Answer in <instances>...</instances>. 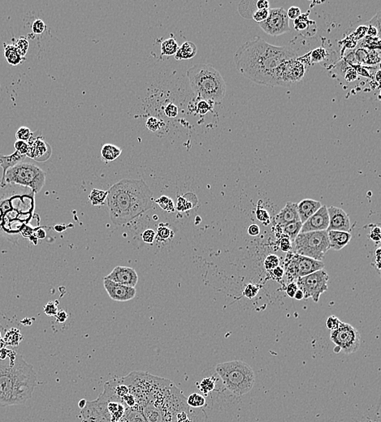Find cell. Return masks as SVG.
<instances>
[{
    "label": "cell",
    "instance_id": "obj_1",
    "mask_svg": "<svg viewBox=\"0 0 381 422\" xmlns=\"http://www.w3.org/2000/svg\"><path fill=\"white\" fill-rule=\"evenodd\" d=\"M297 58L290 47H276L256 37L239 47L234 54L236 69L251 82L273 86L276 68L285 61Z\"/></svg>",
    "mask_w": 381,
    "mask_h": 422
},
{
    "label": "cell",
    "instance_id": "obj_2",
    "mask_svg": "<svg viewBox=\"0 0 381 422\" xmlns=\"http://www.w3.org/2000/svg\"><path fill=\"white\" fill-rule=\"evenodd\" d=\"M106 203L111 221L122 226L150 210L153 193L144 180L124 179L111 187Z\"/></svg>",
    "mask_w": 381,
    "mask_h": 422
},
{
    "label": "cell",
    "instance_id": "obj_3",
    "mask_svg": "<svg viewBox=\"0 0 381 422\" xmlns=\"http://www.w3.org/2000/svg\"><path fill=\"white\" fill-rule=\"evenodd\" d=\"M7 359L0 360V407L26 404L37 386L35 371L14 350L8 349Z\"/></svg>",
    "mask_w": 381,
    "mask_h": 422
},
{
    "label": "cell",
    "instance_id": "obj_4",
    "mask_svg": "<svg viewBox=\"0 0 381 422\" xmlns=\"http://www.w3.org/2000/svg\"><path fill=\"white\" fill-rule=\"evenodd\" d=\"M186 75L193 91L199 98L213 103L222 102L226 93V84L214 67L198 63L189 68Z\"/></svg>",
    "mask_w": 381,
    "mask_h": 422
},
{
    "label": "cell",
    "instance_id": "obj_5",
    "mask_svg": "<svg viewBox=\"0 0 381 422\" xmlns=\"http://www.w3.org/2000/svg\"><path fill=\"white\" fill-rule=\"evenodd\" d=\"M215 372L229 392L237 396L250 392L255 385V373L246 362L231 361L220 363L215 366Z\"/></svg>",
    "mask_w": 381,
    "mask_h": 422
},
{
    "label": "cell",
    "instance_id": "obj_6",
    "mask_svg": "<svg viewBox=\"0 0 381 422\" xmlns=\"http://www.w3.org/2000/svg\"><path fill=\"white\" fill-rule=\"evenodd\" d=\"M46 183V173L35 164L20 163L9 168L5 175V184H16L30 189L34 194H38Z\"/></svg>",
    "mask_w": 381,
    "mask_h": 422
},
{
    "label": "cell",
    "instance_id": "obj_7",
    "mask_svg": "<svg viewBox=\"0 0 381 422\" xmlns=\"http://www.w3.org/2000/svg\"><path fill=\"white\" fill-rule=\"evenodd\" d=\"M294 253L322 261L330 250L327 231L299 233L295 238Z\"/></svg>",
    "mask_w": 381,
    "mask_h": 422
},
{
    "label": "cell",
    "instance_id": "obj_8",
    "mask_svg": "<svg viewBox=\"0 0 381 422\" xmlns=\"http://www.w3.org/2000/svg\"><path fill=\"white\" fill-rule=\"evenodd\" d=\"M323 261H316L310 257L289 252L285 260L284 271L290 282L297 281V279L308 276L316 271L323 270Z\"/></svg>",
    "mask_w": 381,
    "mask_h": 422
},
{
    "label": "cell",
    "instance_id": "obj_9",
    "mask_svg": "<svg viewBox=\"0 0 381 422\" xmlns=\"http://www.w3.org/2000/svg\"><path fill=\"white\" fill-rule=\"evenodd\" d=\"M328 280L329 276L323 269L297 279L296 284L298 289L303 292L304 299L311 298L317 303L321 295L327 290Z\"/></svg>",
    "mask_w": 381,
    "mask_h": 422
},
{
    "label": "cell",
    "instance_id": "obj_10",
    "mask_svg": "<svg viewBox=\"0 0 381 422\" xmlns=\"http://www.w3.org/2000/svg\"><path fill=\"white\" fill-rule=\"evenodd\" d=\"M330 338L336 348L346 354L356 352L360 347V334L358 330L346 322H342L337 330L331 331Z\"/></svg>",
    "mask_w": 381,
    "mask_h": 422
},
{
    "label": "cell",
    "instance_id": "obj_11",
    "mask_svg": "<svg viewBox=\"0 0 381 422\" xmlns=\"http://www.w3.org/2000/svg\"><path fill=\"white\" fill-rule=\"evenodd\" d=\"M306 67L298 58H291L281 63L274 74L273 86H290L303 79Z\"/></svg>",
    "mask_w": 381,
    "mask_h": 422
},
{
    "label": "cell",
    "instance_id": "obj_12",
    "mask_svg": "<svg viewBox=\"0 0 381 422\" xmlns=\"http://www.w3.org/2000/svg\"><path fill=\"white\" fill-rule=\"evenodd\" d=\"M260 28L271 36H280L290 30V19L283 7L269 9L266 21L260 24Z\"/></svg>",
    "mask_w": 381,
    "mask_h": 422
},
{
    "label": "cell",
    "instance_id": "obj_13",
    "mask_svg": "<svg viewBox=\"0 0 381 422\" xmlns=\"http://www.w3.org/2000/svg\"><path fill=\"white\" fill-rule=\"evenodd\" d=\"M103 286L108 292V296L114 301L125 302L131 301L137 295L135 287L119 284L106 278L103 279Z\"/></svg>",
    "mask_w": 381,
    "mask_h": 422
},
{
    "label": "cell",
    "instance_id": "obj_14",
    "mask_svg": "<svg viewBox=\"0 0 381 422\" xmlns=\"http://www.w3.org/2000/svg\"><path fill=\"white\" fill-rule=\"evenodd\" d=\"M29 148L26 153V157L35 160V161L46 162L52 156V149L51 145L45 141L42 137L32 138L27 141Z\"/></svg>",
    "mask_w": 381,
    "mask_h": 422
},
{
    "label": "cell",
    "instance_id": "obj_15",
    "mask_svg": "<svg viewBox=\"0 0 381 422\" xmlns=\"http://www.w3.org/2000/svg\"><path fill=\"white\" fill-rule=\"evenodd\" d=\"M329 225V217L327 213V207L322 205L317 212L302 224L300 233H306L311 231H327Z\"/></svg>",
    "mask_w": 381,
    "mask_h": 422
},
{
    "label": "cell",
    "instance_id": "obj_16",
    "mask_svg": "<svg viewBox=\"0 0 381 422\" xmlns=\"http://www.w3.org/2000/svg\"><path fill=\"white\" fill-rule=\"evenodd\" d=\"M106 279L119 284L135 287L138 284V276L134 269L127 266H116Z\"/></svg>",
    "mask_w": 381,
    "mask_h": 422
},
{
    "label": "cell",
    "instance_id": "obj_17",
    "mask_svg": "<svg viewBox=\"0 0 381 422\" xmlns=\"http://www.w3.org/2000/svg\"><path fill=\"white\" fill-rule=\"evenodd\" d=\"M329 225L327 231H340L349 232L351 230V220L342 209L335 206L327 208Z\"/></svg>",
    "mask_w": 381,
    "mask_h": 422
},
{
    "label": "cell",
    "instance_id": "obj_18",
    "mask_svg": "<svg viewBox=\"0 0 381 422\" xmlns=\"http://www.w3.org/2000/svg\"><path fill=\"white\" fill-rule=\"evenodd\" d=\"M297 208V203L290 202V201L286 203V206L275 217V222L277 225L282 226L290 223L300 221Z\"/></svg>",
    "mask_w": 381,
    "mask_h": 422
},
{
    "label": "cell",
    "instance_id": "obj_19",
    "mask_svg": "<svg viewBox=\"0 0 381 422\" xmlns=\"http://www.w3.org/2000/svg\"><path fill=\"white\" fill-rule=\"evenodd\" d=\"M322 206L321 203L318 201L305 199L297 204V214L299 216L300 221L304 224L309 218L311 217L315 213L317 212L320 208Z\"/></svg>",
    "mask_w": 381,
    "mask_h": 422
},
{
    "label": "cell",
    "instance_id": "obj_20",
    "mask_svg": "<svg viewBox=\"0 0 381 422\" xmlns=\"http://www.w3.org/2000/svg\"><path fill=\"white\" fill-rule=\"evenodd\" d=\"M327 236L329 240L330 249L334 250H342L351 240V234L346 231H327Z\"/></svg>",
    "mask_w": 381,
    "mask_h": 422
},
{
    "label": "cell",
    "instance_id": "obj_21",
    "mask_svg": "<svg viewBox=\"0 0 381 422\" xmlns=\"http://www.w3.org/2000/svg\"><path fill=\"white\" fill-rule=\"evenodd\" d=\"M26 158V155L21 154L18 151H15L13 154H10V155H3V154H0V167L2 168V179L0 181V184H2L4 181L5 175H6L7 170L9 168L21 163Z\"/></svg>",
    "mask_w": 381,
    "mask_h": 422
},
{
    "label": "cell",
    "instance_id": "obj_22",
    "mask_svg": "<svg viewBox=\"0 0 381 422\" xmlns=\"http://www.w3.org/2000/svg\"><path fill=\"white\" fill-rule=\"evenodd\" d=\"M197 52H198V49H197L196 45L194 44V42H185L180 46V47L178 48L177 52L174 55V56H175L176 60L190 59L196 56Z\"/></svg>",
    "mask_w": 381,
    "mask_h": 422
},
{
    "label": "cell",
    "instance_id": "obj_23",
    "mask_svg": "<svg viewBox=\"0 0 381 422\" xmlns=\"http://www.w3.org/2000/svg\"><path fill=\"white\" fill-rule=\"evenodd\" d=\"M121 153V148L113 144H105L101 149V157L107 163L118 159Z\"/></svg>",
    "mask_w": 381,
    "mask_h": 422
},
{
    "label": "cell",
    "instance_id": "obj_24",
    "mask_svg": "<svg viewBox=\"0 0 381 422\" xmlns=\"http://www.w3.org/2000/svg\"><path fill=\"white\" fill-rule=\"evenodd\" d=\"M4 57L7 63L12 66L19 65L25 60V58L21 57L14 44H4Z\"/></svg>",
    "mask_w": 381,
    "mask_h": 422
},
{
    "label": "cell",
    "instance_id": "obj_25",
    "mask_svg": "<svg viewBox=\"0 0 381 422\" xmlns=\"http://www.w3.org/2000/svg\"><path fill=\"white\" fill-rule=\"evenodd\" d=\"M3 339L7 346L17 347L21 341L23 340V336L19 329L12 327L6 331Z\"/></svg>",
    "mask_w": 381,
    "mask_h": 422
},
{
    "label": "cell",
    "instance_id": "obj_26",
    "mask_svg": "<svg viewBox=\"0 0 381 422\" xmlns=\"http://www.w3.org/2000/svg\"><path fill=\"white\" fill-rule=\"evenodd\" d=\"M194 196V194H187L184 196L179 197L177 198V202H176V209L180 212H184L186 210H190L192 208H194L196 205L198 201H192V200H197V197H195L194 198L190 199Z\"/></svg>",
    "mask_w": 381,
    "mask_h": 422
},
{
    "label": "cell",
    "instance_id": "obj_27",
    "mask_svg": "<svg viewBox=\"0 0 381 422\" xmlns=\"http://www.w3.org/2000/svg\"><path fill=\"white\" fill-rule=\"evenodd\" d=\"M108 191L100 190V189H93L89 195V199L92 205L100 206L105 205L108 197Z\"/></svg>",
    "mask_w": 381,
    "mask_h": 422
},
{
    "label": "cell",
    "instance_id": "obj_28",
    "mask_svg": "<svg viewBox=\"0 0 381 422\" xmlns=\"http://www.w3.org/2000/svg\"><path fill=\"white\" fill-rule=\"evenodd\" d=\"M302 226V222L297 221L286 224L282 226V227H283L284 233L286 234L287 237H289L291 241H294L295 238L301 231Z\"/></svg>",
    "mask_w": 381,
    "mask_h": 422
},
{
    "label": "cell",
    "instance_id": "obj_29",
    "mask_svg": "<svg viewBox=\"0 0 381 422\" xmlns=\"http://www.w3.org/2000/svg\"><path fill=\"white\" fill-rule=\"evenodd\" d=\"M161 54L164 56H174L177 52L178 43L174 38H168L161 43Z\"/></svg>",
    "mask_w": 381,
    "mask_h": 422
},
{
    "label": "cell",
    "instance_id": "obj_30",
    "mask_svg": "<svg viewBox=\"0 0 381 422\" xmlns=\"http://www.w3.org/2000/svg\"><path fill=\"white\" fill-rule=\"evenodd\" d=\"M215 383H216V378L214 377H207L204 378L200 383H198L197 386L203 394L207 395L209 393L212 392L215 389Z\"/></svg>",
    "mask_w": 381,
    "mask_h": 422
},
{
    "label": "cell",
    "instance_id": "obj_31",
    "mask_svg": "<svg viewBox=\"0 0 381 422\" xmlns=\"http://www.w3.org/2000/svg\"><path fill=\"white\" fill-rule=\"evenodd\" d=\"M186 404L189 407L194 408H203L206 405V399L203 394L193 393L186 399Z\"/></svg>",
    "mask_w": 381,
    "mask_h": 422
},
{
    "label": "cell",
    "instance_id": "obj_32",
    "mask_svg": "<svg viewBox=\"0 0 381 422\" xmlns=\"http://www.w3.org/2000/svg\"><path fill=\"white\" fill-rule=\"evenodd\" d=\"M154 201L159 205V207L161 208L162 210H165L167 212L173 213L175 211V204H174L173 199L170 198L169 197L164 195V196L160 197L159 198L154 200Z\"/></svg>",
    "mask_w": 381,
    "mask_h": 422
},
{
    "label": "cell",
    "instance_id": "obj_33",
    "mask_svg": "<svg viewBox=\"0 0 381 422\" xmlns=\"http://www.w3.org/2000/svg\"><path fill=\"white\" fill-rule=\"evenodd\" d=\"M15 47L17 48V51L19 52L22 58L26 57L27 52H28L29 47V43L27 38L25 37H21L19 39L17 40L16 43L14 44Z\"/></svg>",
    "mask_w": 381,
    "mask_h": 422
},
{
    "label": "cell",
    "instance_id": "obj_34",
    "mask_svg": "<svg viewBox=\"0 0 381 422\" xmlns=\"http://www.w3.org/2000/svg\"><path fill=\"white\" fill-rule=\"evenodd\" d=\"M172 233L173 232H172L171 229L168 226H164L163 224H160V226L158 227V230H157L155 238L159 241L169 240V239L171 238Z\"/></svg>",
    "mask_w": 381,
    "mask_h": 422
},
{
    "label": "cell",
    "instance_id": "obj_35",
    "mask_svg": "<svg viewBox=\"0 0 381 422\" xmlns=\"http://www.w3.org/2000/svg\"><path fill=\"white\" fill-rule=\"evenodd\" d=\"M310 21L308 19V12L306 14L301 15L294 21V28L298 31H303L308 28Z\"/></svg>",
    "mask_w": 381,
    "mask_h": 422
},
{
    "label": "cell",
    "instance_id": "obj_36",
    "mask_svg": "<svg viewBox=\"0 0 381 422\" xmlns=\"http://www.w3.org/2000/svg\"><path fill=\"white\" fill-rule=\"evenodd\" d=\"M33 136V133L31 132L30 129L27 127H21L17 133H16V138L18 141H28Z\"/></svg>",
    "mask_w": 381,
    "mask_h": 422
},
{
    "label": "cell",
    "instance_id": "obj_37",
    "mask_svg": "<svg viewBox=\"0 0 381 422\" xmlns=\"http://www.w3.org/2000/svg\"><path fill=\"white\" fill-rule=\"evenodd\" d=\"M163 124L164 123L160 119H157L156 117L151 116L148 118L147 123H146V126L149 130L154 133V132L160 129V128L163 126Z\"/></svg>",
    "mask_w": 381,
    "mask_h": 422
},
{
    "label": "cell",
    "instance_id": "obj_38",
    "mask_svg": "<svg viewBox=\"0 0 381 422\" xmlns=\"http://www.w3.org/2000/svg\"><path fill=\"white\" fill-rule=\"evenodd\" d=\"M279 264H280V260L276 255H268L267 258L265 259L264 267L267 271H272L273 269L279 266Z\"/></svg>",
    "mask_w": 381,
    "mask_h": 422
},
{
    "label": "cell",
    "instance_id": "obj_39",
    "mask_svg": "<svg viewBox=\"0 0 381 422\" xmlns=\"http://www.w3.org/2000/svg\"><path fill=\"white\" fill-rule=\"evenodd\" d=\"M269 15V9L256 10L253 14L252 18L254 21L260 24L267 20Z\"/></svg>",
    "mask_w": 381,
    "mask_h": 422
},
{
    "label": "cell",
    "instance_id": "obj_40",
    "mask_svg": "<svg viewBox=\"0 0 381 422\" xmlns=\"http://www.w3.org/2000/svg\"><path fill=\"white\" fill-rule=\"evenodd\" d=\"M326 55H327V53H326L325 50L323 49V48L314 50L313 52H311V61L313 63H319V62L323 60Z\"/></svg>",
    "mask_w": 381,
    "mask_h": 422
},
{
    "label": "cell",
    "instance_id": "obj_41",
    "mask_svg": "<svg viewBox=\"0 0 381 422\" xmlns=\"http://www.w3.org/2000/svg\"><path fill=\"white\" fill-rule=\"evenodd\" d=\"M46 29V24L41 19H37L32 25V31L34 34H42Z\"/></svg>",
    "mask_w": 381,
    "mask_h": 422
},
{
    "label": "cell",
    "instance_id": "obj_42",
    "mask_svg": "<svg viewBox=\"0 0 381 422\" xmlns=\"http://www.w3.org/2000/svg\"><path fill=\"white\" fill-rule=\"evenodd\" d=\"M58 303L55 301H50L45 306L44 312L48 316H56L58 312Z\"/></svg>",
    "mask_w": 381,
    "mask_h": 422
},
{
    "label": "cell",
    "instance_id": "obj_43",
    "mask_svg": "<svg viewBox=\"0 0 381 422\" xmlns=\"http://www.w3.org/2000/svg\"><path fill=\"white\" fill-rule=\"evenodd\" d=\"M341 323L342 322L338 319V317H336V316H330L327 319L326 326H327V329L332 331L337 330L340 327Z\"/></svg>",
    "mask_w": 381,
    "mask_h": 422
},
{
    "label": "cell",
    "instance_id": "obj_44",
    "mask_svg": "<svg viewBox=\"0 0 381 422\" xmlns=\"http://www.w3.org/2000/svg\"><path fill=\"white\" fill-rule=\"evenodd\" d=\"M177 106L173 103H169L164 108V114L169 118H176L178 115Z\"/></svg>",
    "mask_w": 381,
    "mask_h": 422
},
{
    "label": "cell",
    "instance_id": "obj_45",
    "mask_svg": "<svg viewBox=\"0 0 381 422\" xmlns=\"http://www.w3.org/2000/svg\"><path fill=\"white\" fill-rule=\"evenodd\" d=\"M260 292V287H258L257 285L249 284L246 286V289L244 291V295L247 298L251 299L255 297Z\"/></svg>",
    "mask_w": 381,
    "mask_h": 422
},
{
    "label": "cell",
    "instance_id": "obj_46",
    "mask_svg": "<svg viewBox=\"0 0 381 422\" xmlns=\"http://www.w3.org/2000/svg\"><path fill=\"white\" fill-rule=\"evenodd\" d=\"M142 237H143V241L147 244H152L154 240H155V237H156V233L154 232V230L148 229L143 232Z\"/></svg>",
    "mask_w": 381,
    "mask_h": 422
},
{
    "label": "cell",
    "instance_id": "obj_47",
    "mask_svg": "<svg viewBox=\"0 0 381 422\" xmlns=\"http://www.w3.org/2000/svg\"><path fill=\"white\" fill-rule=\"evenodd\" d=\"M14 148L16 149V151H18L21 154L26 155V153L28 151V143L23 141H18L14 143Z\"/></svg>",
    "mask_w": 381,
    "mask_h": 422
},
{
    "label": "cell",
    "instance_id": "obj_48",
    "mask_svg": "<svg viewBox=\"0 0 381 422\" xmlns=\"http://www.w3.org/2000/svg\"><path fill=\"white\" fill-rule=\"evenodd\" d=\"M302 15V12H301V9H300L299 7H296V6H293V7H290L288 10L287 12V16L289 17V19H291V20H296V19L298 18Z\"/></svg>",
    "mask_w": 381,
    "mask_h": 422
},
{
    "label": "cell",
    "instance_id": "obj_49",
    "mask_svg": "<svg viewBox=\"0 0 381 422\" xmlns=\"http://www.w3.org/2000/svg\"><path fill=\"white\" fill-rule=\"evenodd\" d=\"M256 218H257L258 220H260L264 224L265 221H267V223H269V220H270L268 213H267V210H264V209H258L257 211H256Z\"/></svg>",
    "mask_w": 381,
    "mask_h": 422
},
{
    "label": "cell",
    "instance_id": "obj_50",
    "mask_svg": "<svg viewBox=\"0 0 381 422\" xmlns=\"http://www.w3.org/2000/svg\"><path fill=\"white\" fill-rule=\"evenodd\" d=\"M209 111H210V105L207 101L201 100L198 103V112L199 114H206Z\"/></svg>",
    "mask_w": 381,
    "mask_h": 422
},
{
    "label": "cell",
    "instance_id": "obj_51",
    "mask_svg": "<svg viewBox=\"0 0 381 422\" xmlns=\"http://www.w3.org/2000/svg\"><path fill=\"white\" fill-rule=\"evenodd\" d=\"M370 238L373 241H380L381 238V227L379 226H375L372 229L370 233Z\"/></svg>",
    "mask_w": 381,
    "mask_h": 422
},
{
    "label": "cell",
    "instance_id": "obj_52",
    "mask_svg": "<svg viewBox=\"0 0 381 422\" xmlns=\"http://www.w3.org/2000/svg\"><path fill=\"white\" fill-rule=\"evenodd\" d=\"M297 290H298V287H297L296 282H291L287 286L286 293H287L288 296H290V298H293L295 293H296Z\"/></svg>",
    "mask_w": 381,
    "mask_h": 422
},
{
    "label": "cell",
    "instance_id": "obj_53",
    "mask_svg": "<svg viewBox=\"0 0 381 422\" xmlns=\"http://www.w3.org/2000/svg\"><path fill=\"white\" fill-rule=\"evenodd\" d=\"M281 249L282 251H284V252L289 253L290 250H291V249H292V245H291V240H290L289 237L281 239Z\"/></svg>",
    "mask_w": 381,
    "mask_h": 422
},
{
    "label": "cell",
    "instance_id": "obj_54",
    "mask_svg": "<svg viewBox=\"0 0 381 422\" xmlns=\"http://www.w3.org/2000/svg\"><path fill=\"white\" fill-rule=\"evenodd\" d=\"M57 318V322L59 323H63L68 320V315L64 310H59L57 312V315L55 316Z\"/></svg>",
    "mask_w": 381,
    "mask_h": 422
},
{
    "label": "cell",
    "instance_id": "obj_55",
    "mask_svg": "<svg viewBox=\"0 0 381 422\" xmlns=\"http://www.w3.org/2000/svg\"><path fill=\"white\" fill-rule=\"evenodd\" d=\"M260 226L256 225V224H252V225H250L249 226V228H248V234L251 236H256L260 234Z\"/></svg>",
    "mask_w": 381,
    "mask_h": 422
},
{
    "label": "cell",
    "instance_id": "obj_56",
    "mask_svg": "<svg viewBox=\"0 0 381 422\" xmlns=\"http://www.w3.org/2000/svg\"><path fill=\"white\" fill-rule=\"evenodd\" d=\"M284 275H285V271H284V269L281 266H277V267L272 270V276H274V278H276V279H281V278L283 277Z\"/></svg>",
    "mask_w": 381,
    "mask_h": 422
},
{
    "label": "cell",
    "instance_id": "obj_57",
    "mask_svg": "<svg viewBox=\"0 0 381 422\" xmlns=\"http://www.w3.org/2000/svg\"><path fill=\"white\" fill-rule=\"evenodd\" d=\"M257 10L269 9V2L267 0H259L256 2Z\"/></svg>",
    "mask_w": 381,
    "mask_h": 422
},
{
    "label": "cell",
    "instance_id": "obj_58",
    "mask_svg": "<svg viewBox=\"0 0 381 422\" xmlns=\"http://www.w3.org/2000/svg\"><path fill=\"white\" fill-rule=\"evenodd\" d=\"M7 357H8V348H4L0 349V360L4 361L7 359Z\"/></svg>",
    "mask_w": 381,
    "mask_h": 422
},
{
    "label": "cell",
    "instance_id": "obj_59",
    "mask_svg": "<svg viewBox=\"0 0 381 422\" xmlns=\"http://www.w3.org/2000/svg\"><path fill=\"white\" fill-rule=\"evenodd\" d=\"M293 298L296 299L297 301H301L302 299H304V295H303V292L301 291V290H297L296 293H295L294 297Z\"/></svg>",
    "mask_w": 381,
    "mask_h": 422
},
{
    "label": "cell",
    "instance_id": "obj_60",
    "mask_svg": "<svg viewBox=\"0 0 381 422\" xmlns=\"http://www.w3.org/2000/svg\"><path fill=\"white\" fill-rule=\"evenodd\" d=\"M376 257H377V267L381 269V248H379L376 252Z\"/></svg>",
    "mask_w": 381,
    "mask_h": 422
},
{
    "label": "cell",
    "instance_id": "obj_61",
    "mask_svg": "<svg viewBox=\"0 0 381 422\" xmlns=\"http://www.w3.org/2000/svg\"><path fill=\"white\" fill-rule=\"evenodd\" d=\"M86 405H87V400H86V399H82V400H80L79 404H78V407H79L81 409H83Z\"/></svg>",
    "mask_w": 381,
    "mask_h": 422
},
{
    "label": "cell",
    "instance_id": "obj_62",
    "mask_svg": "<svg viewBox=\"0 0 381 422\" xmlns=\"http://www.w3.org/2000/svg\"><path fill=\"white\" fill-rule=\"evenodd\" d=\"M7 347V344L5 343L4 339L3 338H0V349H2V348H6Z\"/></svg>",
    "mask_w": 381,
    "mask_h": 422
},
{
    "label": "cell",
    "instance_id": "obj_63",
    "mask_svg": "<svg viewBox=\"0 0 381 422\" xmlns=\"http://www.w3.org/2000/svg\"><path fill=\"white\" fill-rule=\"evenodd\" d=\"M0 338H1V332H0Z\"/></svg>",
    "mask_w": 381,
    "mask_h": 422
}]
</instances>
